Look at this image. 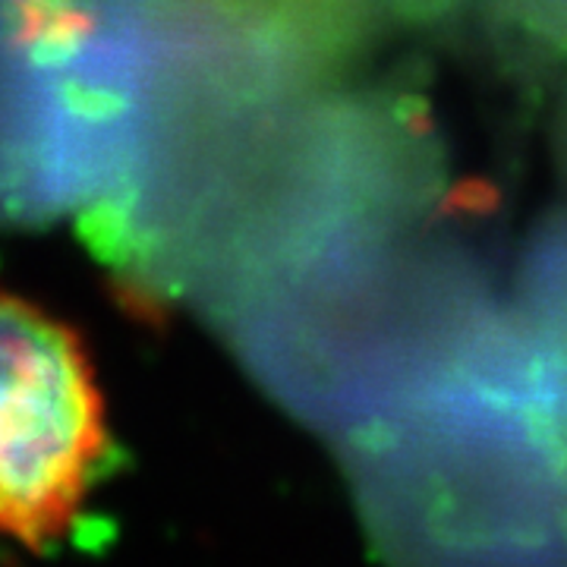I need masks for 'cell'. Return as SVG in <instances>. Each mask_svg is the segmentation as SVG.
Instances as JSON below:
<instances>
[{"label":"cell","instance_id":"cell-1","mask_svg":"<svg viewBox=\"0 0 567 567\" xmlns=\"http://www.w3.org/2000/svg\"><path fill=\"white\" fill-rule=\"evenodd\" d=\"M104 461V401L76 334L0 297V536L29 548L58 543Z\"/></svg>","mask_w":567,"mask_h":567}]
</instances>
